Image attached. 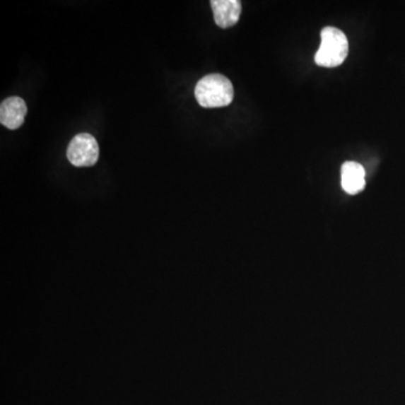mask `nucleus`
<instances>
[{
  "mask_svg": "<svg viewBox=\"0 0 405 405\" xmlns=\"http://www.w3.org/2000/svg\"><path fill=\"white\" fill-rule=\"evenodd\" d=\"M196 100L201 107H225L235 97L231 81L223 75H207L201 78L195 87Z\"/></svg>",
  "mask_w": 405,
  "mask_h": 405,
  "instance_id": "nucleus-1",
  "label": "nucleus"
},
{
  "mask_svg": "<svg viewBox=\"0 0 405 405\" xmlns=\"http://www.w3.org/2000/svg\"><path fill=\"white\" fill-rule=\"evenodd\" d=\"M349 53V42L342 30L336 28L321 30V45L315 54V64L324 68H334L344 64Z\"/></svg>",
  "mask_w": 405,
  "mask_h": 405,
  "instance_id": "nucleus-2",
  "label": "nucleus"
},
{
  "mask_svg": "<svg viewBox=\"0 0 405 405\" xmlns=\"http://www.w3.org/2000/svg\"><path fill=\"white\" fill-rule=\"evenodd\" d=\"M68 160L75 167H91L98 160L100 146L89 133H81L72 139L66 149Z\"/></svg>",
  "mask_w": 405,
  "mask_h": 405,
  "instance_id": "nucleus-3",
  "label": "nucleus"
},
{
  "mask_svg": "<svg viewBox=\"0 0 405 405\" xmlns=\"http://www.w3.org/2000/svg\"><path fill=\"white\" fill-rule=\"evenodd\" d=\"M28 113V106L20 97H8L0 105V123L9 130L22 127Z\"/></svg>",
  "mask_w": 405,
  "mask_h": 405,
  "instance_id": "nucleus-4",
  "label": "nucleus"
},
{
  "mask_svg": "<svg viewBox=\"0 0 405 405\" xmlns=\"http://www.w3.org/2000/svg\"><path fill=\"white\" fill-rule=\"evenodd\" d=\"M211 7L214 14L216 25L221 28H229L235 25L241 15V1L239 0H213Z\"/></svg>",
  "mask_w": 405,
  "mask_h": 405,
  "instance_id": "nucleus-5",
  "label": "nucleus"
},
{
  "mask_svg": "<svg viewBox=\"0 0 405 405\" xmlns=\"http://www.w3.org/2000/svg\"><path fill=\"white\" fill-rule=\"evenodd\" d=\"M341 186L351 195L360 193L366 186V172L360 163L348 161L341 168Z\"/></svg>",
  "mask_w": 405,
  "mask_h": 405,
  "instance_id": "nucleus-6",
  "label": "nucleus"
}]
</instances>
